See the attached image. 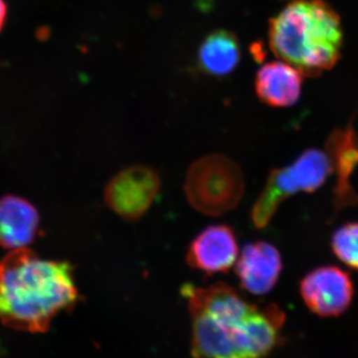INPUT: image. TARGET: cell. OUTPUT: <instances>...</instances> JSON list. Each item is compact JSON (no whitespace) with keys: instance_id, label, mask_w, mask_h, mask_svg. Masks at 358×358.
Masks as SVG:
<instances>
[{"instance_id":"3","label":"cell","mask_w":358,"mask_h":358,"mask_svg":"<svg viewBox=\"0 0 358 358\" xmlns=\"http://www.w3.org/2000/svg\"><path fill=\"white\" fill-rule=\"evenodd\" d=\"M358 164V136L352 129H336L327 140L326 150L310 148L284 169H273L258 197L251 218L259 229L267 227L282 201L299 192H313L338 174L336 203H358L350 188V178Z\"/></svg>"},{"instance_id":"11","label":"cell","mask_w":358,"mask_h":358,"mask_svg":"<svg viewBox=\"0 0 358 358\" xmlns=\"http://www.w3.org/2000/svg\"><path fill=\"white\" fill-rule=\"evenodd\" d=\"M38 225V212L27 200L13 195L0 199V246L11 251L26 248Z\"/></svg>"},{"instance_id":"14","label":"cell","mask_w":358,"mask_h":358,"mask_svg":"<svg viewBox=\"0 0 358 358\" xmlns=\"http://www.w3.org/2000/svg\"><path fill=\"white\" fill-rule=\"evenodd\" d=\"M7 17V6L4 0H0V31L3 26L6 25Z\"/></svg>"},{"instance_id":"8","label":"cell","mask_w":358,"mask_h":358,"mask_svg":"<svg viewBox=\"0 0 358 358\" xmlns=\"http://www.w3.org/2000/svg\"><path fill=\"white\" fill-rule=\"evenodd\" d=\"M239 247L236 235L227 225L209 226L193 239L186 262L205 275L225 274L236 263Z\"/></svg>"},{"instance_id":"1","label":"cell","mask_w":358,"mask_h":358,"mask_svg":"<svg viewBox=\"0 0 358 358\" xmlns=\"http://www.w3.org/2000/svg\"><path fill=\"white\" fill-rule=\"evenodd\" d=\"M193 358H267L279 345L286 315L275 303H250L225 282L185 285Z\"/></svg>"},{"instance_id":"10","label":"cell","mask_w":358,"mask_h":358,"mask_svg":"<svg viewBox=\"0 0 358 358\" xmlns=\"http://www.w3.org/2000/svg\"><path fill=\"white\" fill-rule=\"evenodd\" d=\"M303 75L284 61L266 63L257 72L255 90L261 102L275 108L291 107L298 102Z\"/></svg>"},{"instance_id":"13","label":"cell","mask_w":358,"mask_h":358,"mask_svg":"<svg viewBox=\"0 0 358 358\" xmlns=\"http://www.w3.org/2000/svg\"><path fill=\"white\" fill-rule=\"evenodd\" d=\"M334 254L346 265L358 271V223H348L334 233Z\"/></svg>"},{"instance_id":"2","label":"cell","mask_w":358,"mask_h":358,"mask_svg":"<svg viewBox=\"0 0 358 358\" xmlns=\"http://www.w3.org/2000/svg\"><path fill=\"white\" fill-rule=\"evenodd\" d=\"M77 299L69 264L44 260L27 248L13 250L0 261V320L4 324L42 331Z\"/></svg>"},{"instance_id":"5","label":"cell","mask_w":358,"mask_h":358,"mask_svg":"<svg viewBox=\"0 0 358 358\" xmlns=\"http://www.w3.org/2000/svg\"><path fill=\"white\" fill-rule=\"evenodd\" d=\"M185 190L188 202L200 213L222 215L241 201L244 174L236 162L225 155H205L188 169Z\"/></svg>"},{"instance_id":"6","label":"cell","mask_w":358,"mask_h":358,"mask_svg":"<svg viewBox=\"0 0 358 358\" xmlns=\"http://www.w3.org/2000/svg\"><path fill=\"white\" fill-rule=\"evenodd\" d=\"M159 188V176L155 169L145 166L127 167L106 186V203L122 218L138 220L152 206Z\"/></svg>"},{"instance_id":"7","label":"cell","mask_w":358,"mask_h":358,"mask_svg":"<svg viewBox=\"0 0 358 358\" xmlns=\"http://www.w3.org/2000/svg\"><path fill=\"white\" fill-rule=\"evenodd\" d=\"M300 289L308 310L322 317H338L345 313L353 298L350 275L334 266L308 273L301 280Z\"/></svg>"},{"instance_id":"12","label":"cell","mask_w":358,"mask_h":358,"mask_svg":"<svg viewBox=\"0 0 358 358\" xmlns=\"http://www.w3.org/2000/svg\"><path fill=\"white\" fill-rule=\"evenodd\" d=\"M241 58V48L232 32L217 30L209 34L199 47V65L202 72L214 77H224L236 69Z\"/></svg>"},{"instance_id":"9","label":"cell","mask_w":358,"mask_h":358,"mask_svg":"<svg viewBox=\"0 0 358 358\" xmlns=\"http://www.w3.org/2000/svg\"><path fill=\"white\" fill-rule=\"evenodd\" d=\"M282 268V257L278 249L267 242L258 241L244 247L235 271L245 291L266 294L277 284Z\"/></svg>"},{"instance_id":"4","label":"cell","mask_w":358,"mask_h":358,"mask_svg":"<svg viewBox=\"0 0 358 358\" xmlns=\"http://www.w3.org/2000/svg\"><path fill=\"white\" fill-rule=\"evenodd\" d=\"M343 41L339 16L322 0H293L268 24L271 50L303 76L331 69Z\"/></svg>"}]
</instances>
